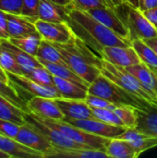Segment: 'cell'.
Returning <instances> with one entry per match:
<instances>
[{
	"instance_id": "obj_1",
	"label": "cell",
	"mask_w": 157,
	"mask_h": 158,
	"mask_svg": "<svg viewBox=\"0 0 157 158\" xmlns=\"http://www.w3.org/2000/svg\"><path fill=\"white\" fill-rule=\"evenodd\" d=\"M68 25L75 37L83 42L95 55L101 57L102 51L106 46H130L131 42L121 38L113 31L98 21L88 11L68 6Z\"/></svg>"
},
{
	"instance_id": "obj_2",
	"label": "cell",
	"mask_w": 157,
	"mask_h": 158,
	"mask_svg": "<svg viewBox=\"0 0 157 158\" xmlns=\"http://www.w3.org/2000/svg\"><path fill=\"white\" fill-rule=\"evenodd\" d=\"M55 44L60 51L65 63L89 85L101 75L100 56L77 37L68 44Z\"/></svg>"
},
{
	"instance_id": "obj_3",
	"label": "cell",
	"mask_w": 157,
	"mask_h": 158,
	"mask_svg": "<svg viewBox=\"0 0 157 158\" xmlns=\"http://www.w3.org/2000/svg\"><path fill=\"white\" fill-rule=\"evenodd\" d=\"M88 94L106 99L118 106H130L140 111H147L154 106L146 101L135 96L104 75H99L88 88Z\"/></svg>"
},
{
	"instance_id": "obj_4",
	"label": "cell",
	"mask_w": 157,
	"mask_h": 158,
	"mask_svg": "<svg viewBox=\"0 0 157 158\" xmlns=\"http://www.w3.org/2000/svg\"><path fill=\"white\" fill-rule=\"evenodd\" d=\"M99 69L102 75L105 76L110 81L117 83L118 85L130 92V94H134L135 96L157 107V99H155L125 68L116 66L108 62L107 60L100 57Z\"/></svg>"
},
{
	"instance_id": "obj_5",
	"label": "cell",
	"mask_w": 157,
	"mask_h": 158,
	"mask_svg": "<svg viewBox=\"0 0 157 158\" xmlns=\"http://www.w3.org/2000/svg\"><path fill=\"white\" fill-rule=\"evenodd\" d=\"M115 10L127 26L131 41L134 39L144 40L157 36V30L140 8L124 2L117 6Z\"/></svg>"
},
{
	"instance_id": "obj_6",
	"label": "cell",
	"mask_w": 157,
	"mask_h": 158,
	"mask_svg": "<svg viewBox=\"0 0 157 158\" xmlns=\"http://www.w3.org/2000/svg\"><path fill=\"white\" fill-rule=\"evenodd\" d=\"M31 117H33L35 119L39 120L40 122L52 127L60 132H62L64 135H66L68 138L71 139L74 142H77L79 143H82L85 145H88L93 149L101 150L105 152L107 144L110 141L108 138H105L102 136H98L93 133H90L84 130H81L76 126H73L64 120H56V119H51L40 117L32 112H29ZM106 153V152H105Z\"/></svg>"
},
{
	"instance_id": "obj_7",
	"label": "cell",
	"mask_w": 157,
	"mask_h": 158,
	"mask_svg": "<svg viewBox=\"0 0 157 158\" xmlns=\"http://www.w3.org/2000/svg\"><path fill=\"white\" fill-rule=\"evenodd\" d=\"M15 140L31 149L42 153L44 157H49L55 149L48 138L34 124L29 121L20 126Z\"/></svg>"
},
{
	"instance_id": "obj_8",
	"label": "cell",
	"mask_w": 157,
	"mask_h": 158,
	"mask_svg": "<svg viewBox=\"0 0 157 158\" xmlns=\"http://www.w3.org/2000/svg\"><path fill=\"white\" fill-rule=\"evenodd\" d=\"M63 120L90 133L108 139L119 138V136H121L128 129L125 126H116L105 123L95 118L84 119H72L64 118Z\"/></svg>"
},
{
	"instance_id": "obj_9",
	"label": "cell",
	"mask_w": 157,
	"mask_h": 158,
	"mask_svg": "<svg viewBox=\"0 0 157 158\" xmlns=\"http://www.w3.org/2000/svg\"><path fill=\"white\" fill-rule=\"evenodd\" d=\"M36 29L43 39L54 44H68L75 35L66 22H50L37 19L34 22Z\"/></svg>"
},
{
	"instance_id": "obj_10",
	"label": "cell",
	"mask_w": 157,
	"mask_h": 158,
	"mask_svg": "<svg viewBox=\"0 0 157 158\" xmlns=\"http://www.w3.org/2000/svg\"><path fill=\"white\" fill-rule=\"evenodd\" d=\"M9 82L15 86L17 89H19L23 92H26L32 96H43L52 99L61 98V95L58 92V90L55 86H46L40 84L24 75H19V74H13L6 72Z\"/></svg>"
},
{
	"instance_id": "obj_11",
	"label": "cell",
	"mask_w": 157,
	"mask_h": 158,
	"mask_svg": "<svg viewBox=\"0 0 157 158\" xmlns=\"http://www.w3.org/2000/svg\"><path fill=\"white\" fill-rule=\"evenodd\" d=\"M88 12L102 24H104L108 29L113 31L116 34H118L123 39L131 42L129 30L125 25V23L123 22V20L117 14L115 7L106 6V7L93 8L88 10Z\"/></svg>"
},
{
	"instance_id": "obj_12",
	"label": "cell",
	"mask_w": 157,
	"mask_h": 158,
	"mask_svg": "<svg viewBox=\"0 0 157 158\" xmlns=\"http://www.w3.org/2000/svg\"><path fill=\"white\" fill-rule=\"evenodd\" d=\"M101 57L116 66L123 68H128L130 66L136 65L142 62L136 50L131 45L106 46L103 49Z\"/></svg>"
},
{
	"instance_id": "obj_13",
	"label": "cell",
	"mask_w": 157,
	"mask_h": 158,
	"mask_svg": "<svg viewBox=\"0 0 157 158\" xmlns=\"http://www.w3.org/2000/svg\"><path fill=\"white\" fill-rule=\"evenodd\" d=\"M25 118H26V121H29V122L34 124L48 138V140L51 142V143L56 148H59V149L92 148V147H90L88 145H85V144H82V143H79L77 142H74L71 139L68 138L66 135H64L59 131H57V130H56V129H54L52 127H49V126L40 122L39 120H37L33 117H31L29 112L25 113Z\"/></svg>"
},
{
	"instance_id": "obj_14",
	"label": "cell",
	"mask_w": 157,
	"mask_h": 158,
	"mask_svg": "<svg viewBox=\"0 0 157 158\" xmlns=\"http://www.w3.org/2000/svg\"><path fill=\"white\" fill-rule=\"evenodd\" d=\"M27 106L29 112H32L43 118L56 120H63L65 118L55 99L52 98L32 96L27 101Z\"/></svg>"
},
{
	"instance_id": "obj_15",
	"label": "cell",
	"mask_w": 157,
	"mask_h": 158,
	"mask_svg": "<svg viewBox=\"0 0 157 158\" xmlns=\"http://www.w3.org/2000/svg\"><path fill=\"white\" fill-rule=\"evenodd\" d=\"M55 101L67 118L84 119L94 118L93 109L84 100L56 98Z\"/></svg>"
},
{
	"instance_id": "obj_16",
	"label": "cell",
	"mask_w": 157,
	"mask_h": 158,
	"mask_svg": "<svg viewBox=\"0 0 157 158\" xmlns=\"http://www.w3.org/2000/svg\"><path fill=\"white\" fill-rule=\"evenodd\" d=\"M68 19V6H63L51 0H40L39 19L50 22H66Z\"/></svg>"
},
{
	"instance_id": "obj_17",
	"label": "cell",
	"mask_w": 157,
	"mask_h": 158,
	"mask_svg": "<svg viewBox=\"0 0 157 158\" xmlns=\"http://www.w3.org/2000/svg\"><path fill=\"white\" fill-rule=\"evenodd\" d=\"M0 150L6 153L10 158H35V157H44V156L33 149H31L17 140L6 137L0 134Z\"/></svg>"
},
{
	"instance_id": "obj_18",
	"label": "cell",
	"mask_w": 157,
	"mask_h": 158,
	"mask_svg": "<svg viewBox=\"0 0 157 158\" xmlns=\"http://www.w3.org/2000/svg\"><path fill=\"white\" fill-rule=\"evenodd\" d=\"M120 139L127 141L140 156L144 151L157 146V137L151 136L137 131L136 129L128 128L126 131L119 136Z\"/></svg>"
},
{
	"instance_id": "obj_19",
	"label": "cell",
	"mask_w": 157,
	"mask_h": 158,
	"mask_svg": "<svg viewBox=\"0 0 157 158\" xmlns=\"http://www.w3.org/2000/svg\"><path fill=\"white\" fill-rule=\"evenodd\" d=\"M125 69L131 75H133L155 99H157V77L148 65L141 62Z\"/></svg>"
},
{
	"instance_id": "obj_20",
	"label": "cell",
	"mask_w": 157,
	"mask_h": 158,
	"mask_svg": "<svg viewBox=\"0 0 157 158\" xmlns=\"http://www.w3.org/2000/svg\"><path fill=\"white\" fill-rule=\"evenodd\" d=\"M54 85L58 90L61 98L84 100L88 94L89 86L59 77L54 76Z\"/></svg>"
},
{
	"instance_id": "obj_21",
	"label": "cell",
	"mask_w": 157,
	"mask_h": 158,
	"mask_svg": "<svg viewBox=\"0 0 157 158\" xmlns=\"http://www.w3.org/2000/svg\"><path fill=\"white\" fill-rule=\"evenodd\" d=\"M7 28L10 37H23L39 33L34 22L22 15L7 13Z\"/></svg>"
},
{
	"instance_id": "obj_22",
	"label": "cell",
	"mask_w": 157,
	"mask_h": 158,
	"mask_svg": "<svg viewBox=\"0 0 157 158\" xmlns=\"http://www.w3.org/2000/svg\"><path fill=\"white\" fill-rule=\"evenodd\" d=\"M0 44L6 48L16 58L17 62L19 64L22 69L23 75H25L27 72H29L31 69L38 67H43L42 63L38 60V58L32 55H30L29 53L23 51L22 49L19 48L15 44H13L8 39H1Z\"/></svg>"
},
{
	"instance_id": "obj_23",
	"label": "cell",
	"mask_w": 157,
	"mask_h": 158,
	"mask_svg": "<svg viewBox=\"0 0 157 158\" xmlns=\"http://www.w3.org/2000/svg\"><path fill=\"white\" fill-rule=\"evenodd\" d=\"M135 129L145 134L157 137V107L152 106L147 111L138 110V123Z\"/></svg>"
},
{
	"instance_id": "obj_24",
	"label": "cell",
	"mask_w": 157,
	"mask_h": 158,
	"mask_svg": "<svg viewBox=\"0 0 157 158\" xmlns=\"http://www.w3.org/2000/svg\"><path fill=\"white\" fill-rule=\"evenodd\" d=\"M25 113L23 109L0 95V118L21 126L26 123Z\"/></svg>"
},
{
	"instance_id": "obj_25",
	"label": "cell",
	"mask_w": 157,
	"mask_h": 158,
	"mask_svg": "<svg viewBox=\"0 0 157 158\" xmlns=\"http://www.w3.org/2000/svg\"><path fill=\"white\" fill-rule=\"evenodd\" d=\"M49 157L69 158H105L108 157L104 151L93 148H78V149H59L56 148Z\"/></svg>"
},
{
	"instance_id": "obj_26",
	"label": "cell",
	"mask_w": 157,
	"mask_h": 158,
	"mask_svg": "<svg viewBox=\"0 0 157 158\" xmlns=\"http://www.w3.org/2000/svg\"><path fill=\"white\" fill-rule=\"evenodd\" d=\"M105 152L108 157L135 158L139 156L135 149L127 141L120 138L110 139Z\"/></svg>"
},
{
	"instance_id": "obj_27",
	"label": "cell",
	"mask_w": 157,
	"mask_h": 158,
	"mask_svg": "<svg viewBox=\"0 0 157 158\" xmlns=\"http://www.w3.org/2000/svg\"><path fill=\"white\" fill-rule=\"evenodd\" d=\"M39 61L46 69L50 71V73L53 76L59 77L65 80L72 81L89 86V84L86 81H84L76 72H74L67 64H57V63H52V62H48L44 60H39Z\"/></svg>"
},
{
	"instance_id": "obj_28",
	"label": "cell",
	"mask_w": 157,
	"mask_h": 158,
	"mask_svg": "<svg viewBox=\"0 0 157 158\" xmlns=\"http://www.w3.org/2000/svg\"><path fill=\"white\" fill-rule=\"evenodd\" d=\"M35 56L39 60H44L57 64H66L60 51L56 44L44 39L42 40Z\"/></svg>"
},
{
	"instance_id": "obj_29",
	"label": "cell",
	"mask_w": 157,
	"mask_h": 158,
	"mask_svg": "<svg viewBox=\"0 0 157 158\" xmlns=\"http://www.w3.org/2000/svg\"><path fill=\"white\" fill-rule=\"evenodd\" d=\"M8 40L19 48L35 56L43 38L40 33H35L23 37H10Z\"/></svg>"
},
{
	"instance_id": "obj_30",
	"label": "cell",
	"mask_w": 157,
	"mask_h": 158,
	"mask_svg": "<svg viewBox=\"0 0 157 158\" xmlns=\"http://www.w3.org/2000/svg\"><path fill=\"white\" fill-rule=\"evenodd\" d=\"M131 46L136 50L138 56H140L143 63L157 68V55L156 53L143 40L134 39L131 41Z\"/></svg>"
},
{
	"instance_id": "obj_31",
	"label": "cell",
	"mask_w": 157,
	"mask_h": 158,
	"mask_svg": "<svg viewBox=\"0 0 157 158\" xmlns=\"http://www.w3.org/2000/svg\"><path fill=\"white\" fill-rule=\"evenodd\" d=\"M0 95L4 96L5 98L15 104L17 106L23 109L25 112H29L27 102L23 100V98L19 94L18 89L11 83H7L0 80Z\"/></svg>"
},
{
	"instance_id": "obj_32",
	"label": "cell",
	"mask_w": 157,
	"mask_h": 158,
	"mask_svg": "<svg viewBox=\"0 0 157 158\" xmlns=\"http://www.w3.org/2000/svg\"><path fill=\"white\" fill-rule=\"evenodd\" d=\"M119 117L124 126L130 129H135L138 123V110L132 106L120 105L117 106L114 110Z\"/></svg>"
},
{
	"instance_id": "obj_33",
	"label": "cell",
	"mask_w": 157,
	"mask_h": 158,
	"mask_svg": "<svg viewBox=\"0 0 157 158\" xmlns=\"http://www.w3.org/2000/svg\"><path fill=\"white\" fill-rule=\"evenodd\" d=\"M0 67L6 72L23 75L21 67L17 62L15 56L1 44H0Z\"/></svg>"
},
{
	"instance_id": "obj_34",
	"label": "cell",
	"mask_w": 157,
	"mask_h": 158,
	"mask_svg": "<svg viewBox=\"0 0 157 158\" xmlns=\"http://www.w3.org/2000/svg\"><path fill=\"white\" fill-rule=\"evenodd\" d=\"M24 76L40 83V84L46 85V86H55L54 85V76L43 66L31 69Z\"/></svg>"
},
{
	"instance_id": "obj_35",
	"label": "cell",
	"mask_w": 157,
	"mask_h": 158,
	"mask_svg": "<svg viewBox=\"0 0 157 158\" xmlns=\"http://www.w3.org/2000/svg\"><path fill=\"white\" fill-rule=\"evenodd\" d=\"M94 118H98L105 123L116 125V126H124L123 122L119 117L116 114L114 110L108 108H92Z\"/></svg>"
},
{
	"instance_id": "obj_36",
	"label": "cell",
	"mask_w": 157,
	"mask_h": 158,
	"mask_svg": "<svg viewBox=\"0 0 157 158\" xmlns=\"http://www.w3.org/2000/svg\"><path fill=\"white\" fill-rule=\"evenodd\" d=\"M39 6L40 0H22L21 14L32 22L39 19Z\"/></svg>"
},
{
	"instance_id": "obj_37",
	"label": "cell",
	"mask_w": 157,
	"mask_h": 158,
	"mask_svg": "<svg viewBox=\"0 0 157 158\" xmlns=\"http://www.w3.org/2000/svg\"><path fill=\"white\" fill-rule=\"evenodd\" d=\"M84 101L91 108H108L111 110H115V108L118 106L106 99H104L102 97H99V96H96L93 94H87Z\"/></svg>"
},
{
	"instance_id": "obj_38",
	"label": "cell",
	"mask_w": 157,
	"mask_h": 158,
	"mask_svg": "<svg viewBox=\"0 0 157 158\" xmlns=\"http://www.w3.org/2000/svg\"><path fill=\"white\" fill-rule=\"evenodd\" d=\"M73 5L83 10H90L100 7H112L106 0H73Z\"/></svg>"
},
{
	"instance_id": "obj_39",
	"label": "cell",
	"mask_w": 157,
	"mask_h": 158,
	"mask_svg": "<svg viewBox=\"0 0 157 158\" xmlns=\"http://www.w3.org/2000/svg\"><path fill=\"white\" fill-rule=\"evenodd\" d=\"M19 128H20V125L0 118V134L1 135L16 139L19 133Z\"/></svg>"
},
{
	"instance_id": "obj_40",
	"label": "cell",
	"mask_w": 157,
	"mask_h": 158,
	"mask_svg": "<svg viewBox=\"0 0 157 158\" xmlns=\"http://www.w3.org/2000/svg\"><path fill=\"white\" fill-rule=\"evenodd\" d=\"M22 0H0V9L10 14H21Z\"/></svg>"
},
{
	"instance_id": "obj_41",
	"label": "cell",
	"mask_w": 157,
	"mask_h": 158,
	"mask_svg": "<svg viewBox=\"0 0 157 158\" xmlns=\"http://www.w3.org/2000/svg\"><path fill=\"white\" fill-rule=\"evenodd\" d=\"M8 28H7V13L0 9V40L9 39Z\"/></svg>"
},
{
	"instance_id": "obj_42",
	"label": "cell",
	"mask_w": 157,
	"mask_h": 158,
	"mask_svg": "<svg viewBox=\"0 0 157 158\" xmlns=\"http://www.w3.org/2000/svg\"><path fill=\"white\" fill-rule=\"evenodd\" d=\"M143 13L157 30V6L147 9V10H143Z\"/></svg>"
},
{
	"instance_id": "obj_43",
	"label": "cell",
	"mask_w": 157,
	"mask_h": 158,
	"mask_svg": "<svg viewBox=\"0 0 157 158\" xmlns=\"http://www.w3.org/2000/svg\"><path fill=\"white\" fill-rule=\"evenodd\" d=\"M157 6V0H142L140 2V9L142 11Z\"/></svg>"
},
{
	"instance_id": "obj_44",
	"label": "cell",
	"mask_w": 157,
	"mask_h": 158,
	"mask_svg": "<svg viewBox=\"0 0 157 158\" xmlns=\"http://www.w3.org/2000/svg\"><path fill=\"white\" fill-rule=\"evenodd\" d=\"M157 55V36L155 37H153V38H149V39H144L143 40Z\"/></svg>"
},
{
	"instance_id": "obj_45",
	"label": "cell",
	"mask_w": 157,
	"mask_h": 158,
	"mask_svg": "<svg viewBox=\"0 0 157 158\" xmlns=\"http://www.w3.org/2000/svg\"><path fill=\"white\" fill-rule=\"evenodd\" d=\"M0 80H2L5 82L10 83L9 82V79H8V76L6 74V71H5L1 67H0Z\"/></svg>"
},
{
	"instance_id": "obj_46",
	"label": "cell",
	"mask_w": 157,
	"mask_h": 158,
	"mask_svg": "<svg viewBox=\"0 0 157 158\" xmlns=\"http://www.w3.org/2000/svg\"><path fill=\"white\" fill-rule=\"evenodd\" d=\"M51 1H54L56 3L63 5V6H69V5L73 4V0H51Z\"/></svg>"
},
{
	"instance_id": "obj_47",
	"label": "cell",
	"mask_w": 157,
	"mask_h": 158,
	"mask_svg": "<svg viewBox=\"0 0 157 158\" xmlns=\"http://www.w3.org/2000/svg\"><path fill=\"white\" fill-rule=\"evenodd\" d=\"M125 2L129 3L130 5H131L137 8H140V0H125Z\"/></svg>"
},
{
	"instance_id": "obj_48",
	"label": "cell",
	"mask_w": 157,
	"mask_h": 158,
	"mask_svg": "<svg viewBox=\"0 0 157 158\" xmlns=\"http://www.w3.org/2000/svg\"><path fill=\"white\" fill-rule=\"evenodd\" d=\"M111 1L113 2V4H114L115 7H116L117 6H118V5H120V4H122V3H124V2H125V0H111Z\"/></svg>"
},
{
	"instance_id": "obj_49",
	"label": "cell",
	"mask_w": 157,
	"mask_h": 158,
	"mask_svg": "<svg viewBox=\"0 0 157 158\" xmlns=\"http://www.w3.org/2000/svg\"><path fill=\"white\" fill-rule=\"evenodd\" d=\"M0 158H10V156L6 153H5L2 150H0Z\"/></svg>"
},
{
	"instance_id": "obj_50",
	"label": "cell",
	"mask_w": 157,
	"mask_h": 158,
	"mask_svg": "<svg viewBox=\"0 0 157 158\" xmlns=\"http://www.w3.org/2000/svg\"><path fill=\"white\" fill-rule=\"evenodd\" d=\"M149 67H150V66H149ZM150 68H151V69L154 71V73L155 74V76L157 77V68L156 67H150Z\"/></svg>"
},
{
	"instance_id": "obj_51",
	"label": "cell",
	"mask_w": 157,
	"mask_h": 158,
	"mask_svg": "<svg viewBox=\"0 0 157 158\" xmlns=\"http://www.w3.org/2000/svg\"><path fill=\"white\" fill-rule=\"evenodd\" d=\"M107 1V3L110 5V6H112V7H115V6H114V4H113V2L111 1V0H106Z\"/></svg>"
},
{
	"instance_id": "obj_52",
	"label": "cell",
	"mask_w": 157,
	"mask_h": 158,
	"mask_svg": "<svg viewBox=\"0 0 157 158\" xmlns=\"http://www.w3.org/2000/svg\"><path fill=\"white\" fill-rule=\"evenodd\" d=\"M156 94H157V88H156Z\"/></svg>"
},
{
	"instance_id": "obj_53",
	"label": "cell",
	"mask_w": 157,
	"mask_h": 158,
	"mask_svg": "<svg viewBox=\"0 0 157 158\" xmlns=\"http://www.w3.org/2000/svg\"><path fill=\"white\" fill-rule=\"evenodd\" d=\"M141 1H142V0H140V2H141Z\"/></svg>"
}]
</instances>
